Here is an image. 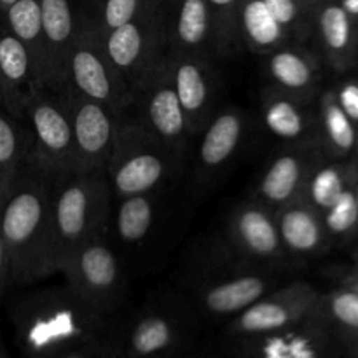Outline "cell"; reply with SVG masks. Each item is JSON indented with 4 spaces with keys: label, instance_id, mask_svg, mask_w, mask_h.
<instances>
[{
    "label": "cell",
    "instance_id": "60d3db41",
    "mask_svg": "<svg viewBox=\"0 0 358 358\" xmlns=\"http://www.w3.org/2000/svg\"><path fill=\"white\" fill-rule=\"evenodd\" d=\"M334 278L338 280L339 285L348 287V289H353V290H357V292H358V278H355V276L343 275V273H336Z\"/></svg>",
    "mask_w": 358,
    "mask_h": 358
},
{
    "label": "cell",
    "instance_id": "836d02e7",
    "mask_svg": "<svg viewBox=\"0 0 358 358\" xmlns=\"http://www.w3.org/2000/svg\"><path fill=\"white\" fill-rule=\"evenodd\" d=\"M357 182L345 189L338 201L322 213L325 231H327L329 243H345L352 240L358 233V201H357Z\"/></svg>",
    "mask_w": 358,
    "mask_h": 358
},
{
    "label": "cell",
    "instance_id": "4fadbf2b",
    "mask_svg": "<svg viewBox=\"0 0 358 358\" xmlns=\"http://www.w3.org/2000/svg\"><path fill=\"white\" fill-rule=\"evenodd\" d=\"M318 297L317 287L308 282L276 287L227 322L226 338H254L290 327L311 313Z\"/></svg>",
    "mask_w": 358,
    "mask_h": 358
},
{
    "label": "cell",
    "instance_id": "ba28073f",
    "mask_svg": "<svg viewBox=\"0 0 358 358\" xmlns=\"http://www.w3.org/2000/svg\"><path fill=\"white\" fill-rule=\"evenodd\" d=\"M23 121L31 135L28 159L56 177L79 173L72 124L62 94L49 90L38 91L28 100Z\"/></svg>",
    "mask_w": 358,
    "mask_h": 358
},
{
    "label": "cell",
    "instance_id": "603a6c76",
    "mask_svg": "<svg viewBox=\"0 0 358 358\" xmlns=\"http://www.w3.org/2000/svg\"><path fill=\"white\" fill-rule=\"evenodd\" d=\"M247 133V115L240 107L217 108L208 124L199 133L196 164L203 177L222 170L240 150Z\"/></svg>",
    "mask_w": 358,
    "mask_h": 358
},
{
    "label": "cell",
    "instance_id": "6da1fadb",
    "mask_svg": "<svg viewBox=\"0 0 358 358\" xmlns=\"http://www.w3.org/2000/svg\"><path fill=\"white\" fill-rule=\"evenodd\" d=\"M56 175L28 159L0 201V233L10 261V280L34 283L56 275L51 203Z\"/></svg>",
    "mask_w": 358,
    "mask_h": 358
},
{
    "label": "cell",
    "instance_id": "f546056e",
    "mask_svg": "<svg viewBox=\"0 0 358 358\" xmlns=\"http://www.w3.org/2000/svg\"><path fill=\"white\" fill-rule=\"evenodd\" d=\"M30 152L31 135L27 122L0 107V192L7 191Z\"/></svg>",
    "mask_w": 358,
    "mask_h": 358
},
{
    "label": "cell",
    "instance_id": "f907efd6",
    "mask_svg": "<svg viewBox=\"0 0 358 358\" xmlns=\"http://www.w3.org/2000/svg\"><path fill=\"white\" fill-rule=\"evenodd\" d=\"M182 358H184V357H182Z\"/></svg>",
    "mask_w": 358,
    "mask_h": 358
},
{
    "label": "cell",
    "instance_id": "d590c367",
    "mask_svg": "<svg viewBox=\"0 0 358 358\" xmlns=\"http://www.w3.org/2000/svg\"><path fill=\"white\" fill-rule=\"evenodd\" d=\"M94 23L101 34H107L121 24L136 20L147 9L150 0H94Z\"/></svg>",
    "mask_w": 358,
    "mask_h": 358
},
{
    "label": "cell",
    "instance_id": "30bf717a",
    "mask_svg": "<svg viewBox=\"0 0 358 358\" xmlns=\"http://www.w3.org/2000/svg\"><path fill=\"white\" fill-rule=\"evenodd\" d=\"M192 315L178 304L147 306L117 336L122 358H182L192 341Z\"/></svg>",
    "mask_w": 358,
    "mask_h": 358
},
{
    "label": "cell",
    "instance_id": "c3c4849f",
    "mask_svg": "<svg viewBox=\"0 0 358 358\" xmlns=\"http://www.w3.org/2000/svg\"><path fill=\"white\" fill-rule=\"evenodd\" d=\"M0 107H2V98H0Z\"/></svg>",
    "mask_w": 358,
    "mask_h": 358
},
{
    "label": "cell",
    "instance_id": "9a60e30c",
    "mask_svg": "<svg viewBox=\"0 0 358 358\" xmlns=\"http://www.w3.org/2000/svg\"><path fill=\"white\" fill-rule=\"evenodd\" d=\"M227 247L248 261L278 266L285 259L275 210L250 198L231 210L226 222Z\"/></svg>",
    "mask_w": 358,
    "mask_h": 358
},
{
    "label": "cell",
    "instance_id": "74e56055",
    "mask_svg": "<svg viewBox=\"0 0 358 358\" xmlns=\"http://www.w3.org/2000/svg\"><path fill=\"white\" fill-rule=\"evenodd\" d=\"M338 103L358 128V79H346L338 87H332Z\"/></svg>",
    "mask_w": 358,
    "mask_h": 358
},
{
    "label": "cell",
    "instance_id": "816d5d0a",
    "mask_svg": "<svg viewBox=\"0 0 358 358\" xmlns=\"http://www.w3.org/2000/svg\"><path fill=\"white\" fill-rule=\"evenodd\" d=\"M357 66H358V65H357Z\"/></svg>",
    "mask_w": 358,
    "mask_h": 358
},
{
    "label": "cell",
    "instance_id": "ffe728a7",
    "mask_svg": "<svg viewBox=\"0 0 358 358\" xmlns=\"http://www.w3.org/2000/svg\"><path fill=\"white\" fill-rule=\"evenodd\" d=\"M313 35L318 56L336 73H346L358 65V24L338 0H322L313 14Z\"/></svg>",
    "mask_w": 358,
    "mask_h": 358
},
{
    "label": "cell",
    "instance_id": "d6a6232c",
    "mask_svg": "<svg viewBox=\"0 0 358 358\" xmlns=\"http://www.w3.org/2000/svg\"><path fill=\"white\" fill-rule=\"evenodd\" d=\"M240 2L241 0H206L212 13L215 58H233L243 49L238 28Z\"/></svg>",
    "mask_w": 358,
    "mask_h": 358
},
{
    "label": "cell",
    "instance_id": "ab89813d",
    "mask_svg": "<svg viewBox=\"0 0 358 358\" xmlns=\"http://www.w3.org/2000/svg\"><path fill=\"white\" fill-rule=\"evenodd\" d=\"M338 2L348 13V16L358 24V0H338Z\"/></svg>",
    "mask_w": 358,
    "mask_h": 358
},
{
    "label": "cell",
    "instance_id": "e575fe53",
    "mask_svg": "<svg viewBox=\"0 0 358 358\" xmlns=\"http://www.w3.org/2000/svg\"><path fill=\"white\" fill-rule=\"evenodd\" d=\"M292 44H308L313 38V17L303 9L299 0H262Z\"/></svg>",
    "mask_w": 358,
    "mask_h": 358
},
{
    "label": "cell",
    "instance_id": "8fae6325",
    "mask_svg": "<svg viewBox=\"0 0 358 358\" xmlns=\"http://www.w3.org/2000/svg\"><path fill=\"white\" fill-rule=\"evenodd\" d=\"M66 285L110 317L122 297V268L103 236L77 247L59 266Z\"/></svg>",
    "mask_w": 358,
    "mask_h": 358
},
{
    "label": "cell",
    "instance_id": "ee69618b",
    "mask_svg": "<svg viewBox=\"0 0 358 358\" xmlns=\"http://www.w3.org/2000/svg\"><path fill=\"white\" fill-rule=\"evenodd\" d=\"M14 2H16V0H0V13H3V10H6L7 7L13 6Z\"/></svg>",
    "mask_w": 358,
    "mask_h": 358
},
{
    "label": "cell",
    "instance_id": "4dcf8cb0",
    "mask_svg": "<svg viewBox=\"0 0 358 358\" xmlns=\"http://www.w3.org/2000/svg\"><path fill=\"white\" fill-rule=\"evenodd\" d=\"M156 194H135L119 198L114 226L124 243L136 245L149 236L156 220Z\"/></svg>",
    "mask_w": 358,
    "mask_h": 358
},
{
    "label": "cell",
    "instance_id": "f1b7e54d",
    "mask_svg": "<svg viewBox=\"0 0 358 358\" xmlns=\"http://www.w3.org/2000/svg\"><path fill=\"white\" fill-rule=\"evenodd\" d=\"M6 17V28L20 38L24 48L30 52L31 59L37 69L38 80L42 87L44 84V35H42V16H41V2L38 0H16L10 7L3 10Z\"/></svg>",
    "mask_w": 358,
    "mask_h": 358
},
{
    "label": "cell",
    "instance_id": "5b68a950",
    "mask_svg": "<svg viewBox=\"0 0 358 358\" xmlns=\"http://www.w3.org/2000/svg\"><path fill=\"white\" fill-rule=\"evenodd\" d=\"M184 164V157L164 145L135 119H124L105 166L112 194L117 198L154 194Z\"/></svg>",
    "mask_w": 358,
    "mask_h": 358
},
{
    "label": "cell",
    "instance_id": "7bdbcfd3",
    "mask_svg": "<svg viewBox=\"0 0 358 358\" xmlns=\"http://www.w3.org/2000/svg\"><path fill=\"white\" fill-rule=\"evenodd\" d=\"M338 273H343V275H350V276H355V278H358V252L355 254V257H353V264L346 269H339Z\"/></svg>",
    "mask_w": 358,
    "mask_h": 358
},
{
    "label": "cell",
    "instance_id": "2e32d148",
    "mask_svg": "<svg viewBox=\"0 0 358 358\" xmlns=\"http://www.w3.org/2000/svg\"><path fill=\"white\" fill-rule=\"evenodd\" d=\"M325 157L327 156L320 142L289 145L269 161L259 177L252 198L259 199L275 212L303 198L311 171Z\"/></svg>",
    "mask_w": 358,
    "mask_h": 358
},
{
    "label": "cell",
    "instance_id": "7a4b0ae2",
    "mask_svg": "<svg viewBox=\"0 0 358 358\" xmlns=\"http://www.w3.org/2000/svg\"><path fill=\"white\" fill-rule=\"evenodd\" d=\"M10 322L24 358H56L114 336L107 315L66 283L21 296Z\"/></svg>",
    "mask_w": 358,
    "mask_h": 358
},
{
    "label": "cell",
    "instance_id": "5bb4252c",
    "mask_svg": "<svg viewBox=\"0 0 358 358\" xmlns=\"http://www.w3.org/2000/svg\"><path fill=\"white\" fill-rule=\"evenodd\" d=\"M331 329L311 310L290 327L254 338L227 339L231 358H324Z\"/></svg>",
    "mask_w": 358,
    "mask_h": 358
},
{
    "label": "cell",
    "instance_id": "52a82bcc",
    "mask_svg": "<svg viewBox=\"0 0 358 358\" xmlns=\"http://www.w3.org/2000/svg\"><path fill=\"white\" fill-rule=\"evenodd\" d=\"M105 52L131 91L166 55L163 0H150L136 20L101 34Z\"/></svg>",
    "mask_w": 358,
    "mask_h": 358
},
{
    "label": "cell",
    "instance_id": "44dd1931",
    "mask_svg": "<svg viewBox=\"0 0 358 358\" xmlns=\"http://www.w3.org/2000/svg\"><path fill=\"white\" fill-rule=\"evenodd\" d=\"M37 69L23 42L0 27V98L2 107L23 119L28 100L42 91Z\"/></svg>",
    "mask_w": 358,
    "mask_h": 358
},
{
    "label": "cell",
    "instance_id": "b9f144b4",
    "mask_svg": "<svg viewBox=\"0 0 358 358\" xmlns=\"http://www.w3.org/2000/svg\"><path fill=\"white\" fill-rule=\"evenodd\" d=\"M299 3H301V6H303V9L306 10V13L310 14L311 17H313L315 10H317V7L320 6L322 0H299Z\"/></svg>",
    "mask_w": 358,
    "mask_h": 358
},
{
    "label": "cell",
    "instance_id": "e0dca14e",
    "mask_svg": "<svg viewBox=\"0 0 358 358\" xmlns=\"http://www.w3.org/2000/svg\"><path fill=\"white\" fill-rule=\"evenodd\" d=\"M164 62L196 140L217 112V80L212 59L194 55L166 52Z\"/></svg>",
    "mask_w": 358,
    "mask_h": 358
},
{
    "label": "cell",
    "instance_id": "277c9868",
    "mask_svg": "<svg viewBox=\"0 0 358 358\" xmlns=\"http://www.w3.org/2000/svg\"><path fill=\"white\" fill-rule=\"evenodd\" d=\"M206 264H199L192 287L203 313L213 318H233L278 287L283 278L278 266L248 261L224 247L212 248Z\"/></svg>",
    "mask_w": 358,
    "mask_h": 358
},
{
    "label": "cell",
    "instance_id": "681fc988",
    "mask_svg": "<svg viewBox=\"0 0 358 358\" xmlns=\"http://www.w3.org/2000/svg\"><path fill=\"white\" fill-rule=\"evenodd\" d=\"M0 201H2V199H0Z\"/></svg>",
    "mask_w": 358,
    "mask_h": 358
},
{
    "label": "cell",
    "instance_id": "7c38bea8",
    "mask_svg": "<svg viewBox=\"0 0 358 358\" xmlns=\"http://www.w3.org/2000/svg\"><path fill=\"white\" fill-rule=\"evenodd\" d=\"M58 93L62 94L72 124L79 171H105L126 117L72 90Z\"/></svg>",
    "mask_w": 358,
    "mask_h": 358
},
{
    "label": "cell",
    "instance_id": "1f68e13d",
    "mask_svg": "<svg viewBox=\"0 0 358 358\" xmlns=\"http://www.w3.org/2000/svg\"><path fill=\"white\" fill-rule=\"evenodd\" d=\"M315 313L327 327L343 331L348 336H358V292L339 285L327 294H320L313 308Z\"/></svg>",
    "mask_w": 358,
    "mask_h": 358
},
{
    "label": "cell",
    "instance_id": "f35d334b",
    "mask_svg": "<svg viewBox=\"0 0 358 358\" xmlns=\"http://www.w3.org/2000/svg\"><path fill=\"white\" fill-rule=\"evenodd\" d=\"M10 280V261L9 252H7L6 241H3L2 233H0V294H2L6 283Z\"/></svg>",
    "mask_w": 358,
    "mask_h": 358
},
{
    "label": "cell",
    "instance_id": "484cf974",
    "mask_svg": "<svg viewBox=\"0 0 358 358\" xmlns=\"http://www.w3.org/2000/svg\"><path fill=\"white\" fill-rule=\"evenodd\" d=\"M238 28L243 49H248L257 56H266L290 44L289 35L262 0H241Z\"/></svg>",
    "mask_w": 358,
    "mask_h": 358
},
{
    "label": "cell",
    "instance_id": "83f0119b",
    "mask_svg": "<svg viewBox=\"0 0 358 358\" xmlns=\"http://www.w3.org/2000/svg\"><path fill=\"white\" fill-rule=\"evenodd\" d=\"M357 180L358 159L345 161L325 157L311 171L310 178L306 182V187H304L303 198L313 208L324 213L325 210H329L338 201L339 196L345 192V189Z\"/></svg>",
    "mask_w": 358,
    "mask_h": 358
},
{
    "label": "cell",
    "instance_id": "9c48e42d",
    "mask_svg": "<svg viewBox=\"0 0 358 358\" xmlns=\"http://www.w3.org/2000/svg\"><path fill=\"white\" fill-rule=\"evenodd\" d=\"M131 110L138 112L135 121L140 122L147 131L152 133L178 156H187L189 147L194 142V135L180 100L175 93L164 58L143 77L142 83L133 91Z\"/></svg>",
    "mask_w": 358,
    "mask_h": 358
},
{
    "label": "cell",
    "instance_id": "cb8c5ba5",
    "mask_svg": "<svg viewBox=\"0 0 358 358\" xmlns=\"http://www.w3.org/2000/svg\"><path fill=\"white\" fill-rule=\"evenodd\" d=\"M261 119L264 128L287 145L320 142L318 114L311 103H304L273 86L262 96Z\"/></svg>",
    "mask_w": 358,
    "mask_h": 358
},
{
    "label": "cell",
    "instance_id": "f6af8a7d",
    "mask_svg": "<svg viewBox=\"0 0 358 358\" xmlns=\"http://www.w3.org/2000/svg\"><path fill=\"white\" fill-rule=\"evenodd\" d=\"M0 358H9V357H7V353H6V352H3V350H2V348H0Z\"/></svg>",
    "mask_w": 358,
    "mask_h": 358
},
{
    "label": "cell",
    "instance_id": "d6986e66",
    "mask_svg": "<svg viewBox=\"0 0 358 358\" xmlns=\"http://www.w3.org/2000/svg\"><path fill=\"white\" fill-rule=\"evenodd\" d=\"M266 58L271 86L304 103H313L320 94L324 62L308 44H287Z\"/></svg>",
    "mask_w": 358,
    "mask_h": 358
},
{
    "label": "cell",
    "instance_id": "bcb514c9",
    "mask_svg": "<svg viewBox=\"0 0 358 358\" xmlns=\"http://www.w3.org/2000/svg\"><path fill=\"white\" fill-rule=\"evenodd\" d=\"M355 191H357V201H358V180H357V185H355Z\"/></svg>",
    "mask_w": 358,
    "mask_h": 358
},
{
    "label": "cell",
    "instance_id": "3957f363",
    "mask_svg": "<svg viewBox=\"0 0 358 358\" xmlns=\"http://www.w3.org/2000/svg\"><path fill=\"white\" fill-rule=\"evenodd\" d=\"M110 185L101 170L56 177L51 203L56 273L77 247L105 236L110 220Z\"/></svg>",
    "mask_w": 358,
    "mask_h": 358
},
{
    "label": "cell",
    "instance_id": "8992f818",
    "mask_svg": "<svg viewBox=\"0 0 358 358\" xmlns=\"http://www.w3.org/2000/svg\"><path fill=\"white\" fill-rule=\"evenodd\" d=\"M63 90H72L90 100L107 105L122 117H128L131 112V87L110 63L101 31L93 16L86 13H80L76 38L66 56Z\"/></svg>",
    "mask_w": 358,
    "mask_h": 358
},
{
    "label": "cell",
    "instance_id": "8d00e7d4",
    "mask_svg": "<svg viewBox=\"0 0 358 358\" xmlns=\"http://www.w3.org/2000/svg\"><path fill=\"white\" fill-rule=\"evenodd\" d=\"M56 358H122V352L119 348L117 336L114 334L110 338L91 343V345L83 346V348L72 350V352L63 353V355Z\"/></svg>",
    "mask_w": 358,
    "mask_h": 358
},
{
    "label": "cell",
    "instance_id": "7402d4cb",
    "mask_svg": "<svg viewBox=\"0 0 358 358\" xmlns=\"http://www.w3.org/2000/svg\"><path fill=\"white\" fill-rule=\"evenodd\" d=\"M44 35V84L49 91H62L65 80V63L76 38L79 16L72 0H38Z\"/></svg>",
    "mask_w": 358,
    "mask_h": 358
},
{
    "label": "cell",
    "instance_id": "ac0fdd59",
    "mask_svg": "<svg viewBox=\"0 0 358 358\" xmlns=\"http://www.w3.org/2000/svg\"><path fill=\"white\" fill-rule=\"evenodd\" d=\"M166 52L213 59V23L206 0H163Z\"/></svg>",
    "mask_w": 358,
    "mask_h": 358
},
{
    "label": "cell",
    "instance_id": "7dc6e473",
    "mask_svg": "<svg viewBox=\"0 0 358 358\" xmlns=\"http://www.w3.org/2000/svg\"><path fill=\"white\" fill-rule=\"evenodd\" d=\"M3 194H6V192H0V199H2V198H3Z\"/></svg>",
    "mask_w": 358,
    "mask_h": 358
},
{
    "label": "cell",
    "instance_id": "d4e9b609",
    "mask_svg": "<svg viewBox=\"0 0 358 358\" xmlns=\"http://www.w3.org/2000/svg\"><path fill=\"white\" fill-rule=\"evenodd\" d=\"M280 240L287 255L308 257L331 247L322 213L304 198L296 199L275 212Z\"/></svg>",
    "mask_w": 358,
    "mask_h": 358
},
{
    "label": "cell",
    "instance_id": "4316f807",
    "mask_svg": "<svg viewBox=\"0 0 358 358\" xmlns=\"http://www.w3.org/2000/svg\"><path fill=\"white\" fill-rule=\"evenodd\" d=\"M318 101V131L325 156L331 159H346L355 152L358 128L338 103L334 90L320 91Z\"/></svg>",
    "mask_w": 358,
    "mask_h": 358
}]
</instances>
